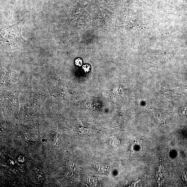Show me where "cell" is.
<instances>
[{
  "instance_id": "cell-1",
  "label": "cell",
  "mask_w": 187,
  "mask_h": 187,
  "mask_svg": "<svg viewBox=\"0 0 187 187\" xmlns=\"http://www.w3.org/2000/svg\"><path fill=\"white\" fill-rule=\"evenodd\" d=\"M27 18V16H26L17 23L1 31V43L2 46L13 48L27 44V41L22 36L21 29Z\"/></svg>"
},
{
  "instance_id": "cell-2",
  "label": "cell",
  "mask_w": 187,
  "mask_h": 187,
  "mask_svg": "<svg viewBox=\"0 0 187 187\" xmlns=\"http://www.w3.org/2000/svg\"><path fill=\"white\" fill-rule=\"evenodd\" d=\"M83 69L86 73H88L91 70V66L89 64H85L83 66Z\"/></svg>"
},
{
  "instance_id": "cell-3",
  "label": "cell",
  "mask_w": 187,
  "mask_h": 187,
  "mask_svg": "<svg viewBox=\"0 0 187 187\" xmlns=\"http://www.w3.org/2000/svg\"><path fill=\"white\" fill-rule=\"evenodd\" d=\"M83 60L82 59L80 58H78L76 59L75 60V64L77 66L81 67L82 65L83 64Z\"/></svg>"
},
{
  "instance_id": "cell-4",
  "label": "cell",
  "mask_w": 187,
  "mask_h": 187,
  "mask_svg": "<svg viewBox=\"0 0 187 187\" xmlns=\"http://www.w3.org/2000/svg\"><path fill=\"white\" fill-rule=\"evenodd\" d=\"M180 114L181 116H187V109L186 108H183L180 111Z\"/></svg>"
},
{
  "instance_id": "cell-5",
  "label": "cell",
  "mask_w": 187,
  "mask_h": 187,
  "mask_svg": "<svg viewBox=\"0 0 187 187\" xmlns=\"http://www.w3.org/2000/svg\"><path fill=\"white\" fill-rule=\"evenodd\" d=\"M16 0H11V1H12L13 3H15V1H16Z\"/></svg>"
}]
</instances>
